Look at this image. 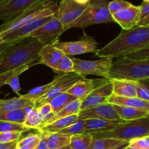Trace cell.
<instances>
[{
	"label": "cell",
	"mask_w": 149,
	"mask_h": 149,
	"mask_svg": "<svg viewBox=\"0 0 149 149\" xmlns=\"http://www.w3.org/2000/svg\"><path fill=\"white\" fill-rule=\"evenodd\" d=\"M149 46V26H137L130 30H122L113 40L97 49L99 58H118Z\"/></svg>",
	"instance_id": "6da1fadb"
},
{
	"label": "cell",
	"mask_w": 149,
	"mask_h": 149,
	"mask_svg": "<svg viewBox=\"0 0 149 149\" xmlns=\"http://www.w3.org/2000/svg\"><path fill=\"white\" fill-rule=\"evenodd\" d=\"M42 45L33 37L12 42L0 61V74L28 64L39 63V54Z\"/></svg>",
	"instance_id": "7a4b0ae2"
},
{
	"label": "cell",
	"mask_w": 149,
	"mask_h": 149,
	"mask_svg": "<svg viewBox=\"0 0 149 149\" xmlns=\"http://www.w3.org/2000/svg\"><path fill=\"white\" fill-rule=\"evenodd\" d=\"M58 3L56 0H50L29 8L10 21L3 23L0 26V38L29 23L36 20L51 17L57 14Z\"/></svg>",
	"instance_id": "3957f363"
},
{
	"label": "cell",
	"mask_w": 149,
	"mask_h": 149,
	"mask_svg": "<svg viewBox=\"0 0 149 149\" xmlns=\"http://www.w3.org/2000/svg\"><path fill=\"white\" fill-rule=\"evenodd\" d=\"M110 79L139 81L149 79V60L130 59L125 57L113 60L109 74Z\"/></svg>",
	"instance_id": "277c9868"
},
{
	"label": "cell",
	"mask_w": 149,
	"mask_h": 149,
	"mask_svg": "<svg viewBox=\"0 0 149 149\" xmlns=\"http://www.w3.org/2000/svg\"><path fill=\"white\" fill-rule=\"evenodd\" d=\"M148 134L149 116L143 119L126 122L111 130L92 135L95 138H113L129 143L133 139L147 136Z\"/></svg>",
	"instance_id": "5b68a950"
},
{
	"label": "cell",
	"mask_w": 149,
	"mask_h": 149,
	"mask_svg": "<svg viewBox=\"0 0 149 149\" xmlns=\"http://www.w3.org/2000/svg\"><path fill=\"white\" fill-rule=\"evenodd\" d=\"M109 3L108 0H91L84 13L70 29H84L93 25L113 23L109 10Z\"/></svg>",
	"instance_id": "8992f818"
},
{
	"label": "cell",
	"mask_w": 149,
	"mask_h": 149,
	"mask_svg": "<svg viewBox=\"0 0 149 149\" xmlns=\"http://www.w3.org/2000/svg\"><path fill=\"white\" fill-rule=\"evenodd\" d=\"M74 62V73L83 77L86 76H97L110 80L111 68L113 58H100L95 61H87L72 58Z\"/></svg>",
	"instance_id": "52a82bcc"
},
{
	"label": "cell",
	"mask_w": 149,
	"mask_h": 149,
	"mask_svg": "<svg viewBox=\"0 0 149 149\" xmlns=\"http://www.w3.org/2000/svg\"><path fill=\"white\" fill-rule=\"evenodd\" d=\"M65 32L62 24L56 15L52 16L45 24L36 29L31 37L36 39L42 47L55 45L59 42V38Z\"/></svg>",
	"instance_id": "ba28073f"
},
{
	"label": "cell",
	"mask_w": 149,
	"mask_h": 149,
	"mask_svg": "<svg viewBox=\"0 0 149 149\" xmlns=\"http://www.w3.org/2000/svg\"><path fill=\"white\" fill-rule=\"evenodd\" d=\"M97 42L93 36L83 33L79 39L74 42H59L54 46L61 49L65 55H77L85 53H95L97 51Z\"/></svg>",
	"instance_id": "9c48e42d"
},
{
	"label": "cell",
	"mask_w": 149,
	"mask_h": 149,
	"mask_svg": "<svg viewBox=\"0 0 149 149\" xmlns=\"http://www.w3.org/2000/svg\"><path fill=\"white\" fill-rule=\"evenodd\" d=\"M87 5H80L74 0H60L56 16L62 24L63 30L70 29L71 25L81 15Z\"/></svg>",
	"instance_id": "30bf717a"
},
{
	"label": "cell",
	"mask_w": 149,
	"mask_h": 149,
	"mask_svg": "<svg viewBox=\"0 0 149 149\" xmlns=\"http://www.w3.org/2000/svg\"><path fill=\"white\" fill-rule=\"evenodd\" d=\"M50 0H8L0 6V20L10 21L29 8Z\"/></svg>",
	"instance_id": "8fae6325"
},
{
	"label": "cell",
	"mask_w": 149,
	"mask_h": 149,
	"mask_svg": "<svg viewBox=\"0 0 149 149\" xmlns=\"http://www.w3.org/2000/svg\"><path fill=\"white\" fill-rule=\"evenodd\" d=\"M81 78H83V77L75 74V73L62 74L55 85L44 97L34 102V106L36 108L39 107L41 105L49 103L54 97L67 93L68 90Z\"/></svg>",
	"instance_id": "7c38bea8"
},
{
	"label": "cell",
	"mask_w": 149,
	"mask_h": 149,
	"mask_svg": "<svg viewBox=\"0 0 149 149\" xmlns=\"http://www.w3.org/2000/svg\"><path fill=\"white\" fill-rule=\"evenodd\" d=\"M89 119H101L112 121L122 120L113 109V106L108 103L80 111L78 114V119L85 120Z\"/></svg>",
	"instance_id": "4fadbf2b"
},
{
	"label": "cell",
	"mask_w": 149,
	"mask_h": 149,
	"mask_svg": "<svg viewBox=\"0 0 149 149\" xmlns=\"http://www.w3.org/2000/svg\"><path fill=\"white\" fill-rule=\"evenodd\" d=\"M141 15V7L132 4L125 10L112 15L113 23L120 26L122 30L127 31L138 26Z\"/></svg>",
	"instance_id": "5bb4252c"
},
{
	"label": "cell",
	"mask_w": 149,
	"mask_h": 149,
	"mask_svg": "<svg viewBox=\"0 0 149 149\" xmlns=\"http://www.w3.org/2000/svg\"><path fill=\"white\" fill-rule=\"evenodd\" d=\"M106 80V79L103 78L99 79H90L83 77L77 81L67 93L74 96L76 99L82 100Z\"/></svg>",
	"instance_id": "9a60e30c"
},
{
	"label": "cell",
	"mask_w": 149,
	"mask_h": 149,
	"mask_svg": "<svg viewBox=\"0 0 149 149\" xmlns=\"http://www.w3.org/2000/svg\"><path fill=\"white\" fill-rule=\"evenodd\" d=\"M125 122H126L124 120L112 121L101 119H85L84 134L94 135L96 133L104 132L111 130Z\"/></svg>",
	"instance_id": "2e32d148"
},
{
	"label": "cell",
	"mask_w": 149,
	"mask_h": 149,
	"mask_svg": "<svg viewBox=\"0 0 149 149\" xmlns=\"http://www.w3.org/2000/svg\"><path fill=\"white\" fill-rule=\"evenodd\" d=\"M65 54L54 45L42 47L39 54V63L47 65L54 71Z\"/></svg>",
	"instance_id": "e0dca14e"
},
{
	"label": "cell",
	"mask_w": 149,
	"mask_h": 149,
	"mask_svg": "<svg viewBox=\"0 0 149 149\" xmlns=\"http://www.w3.org/2000/svg\"><path fill=\"white\" fill-rule=\"evenodd\" d=\"M52 17V16H51ZM51 17H45V18L40 19V20H36L34 22H32V23H29V24L26 25V26H23V27L20 28V29H17V30L14 31L13 32H10V33H7L5 36H4L3 37H1L4 42H15V41L20 40L22 39H24V38L29 37V36H31L32 33L35 31L37 29H39L40 26H42V25L45 24L47 20H49V19Z\"/></svg>",
	"instance_id": "ac0fdd59"
},
{
	"label": "cell",
	"mask_w": 149,
	"mask_h": 149,
	"mask_svg": "<svg viewBox=\"0 0 149 149\" xmlns=\"http://www.w3.org/2000/svg\"><path fill=\"white\" fill-rule=\"evenodd\" d=\"M113 87V95L125 97H137L136 81L129 80L111 79Z\"/></svg>",
	"instance_id": "d6986e66"
},
{
	"label": "cell",
	"mask_w": 149,
	"mask_h": 149,
	"mask_svg": "<svg viewBox=\"0 0 149 149\" xmlns=\"http://www.w3.org/2000/svg\"><path fill=\"white\" fill-rule=\"evenodd\" d=\"M107 103L111 105L135 108L140 110L146 111L149 113V101L141 100L137 97H125L111 95L110 97H108Z\"/></svg>",
	"instance_id": "ffe728a7"
},
{
	"label": "cell",
	"mask_w": 149,
	"mask_h": 149,
	"mask_svg": "<svg viewBox=\"0 0 149 149\" xmlns=\"http://www.w3.org/2000/svg\"><path fill=\"white\" fill-rule=\"evenodd\" d=\"M121 119L125 122L137 120L149 116L148 112L128 106L112 105Z\"/></svg>",
	"instance_id": "44dd1931"
},
{
	"label": "cell",
	"mask_w": 149,
	"mask_h": 149,
	"mask_svg": "<svg viewBox=\"0 0 149 149\" xmlns=\"http://www.w3.org/2000/svg\"><path fill=\"white\" fill-rule=\"evenodd\" d=\"M34 102L20 97L10 99H0V112L15 111L27 107H33Z\"/></svg>",
	"instance_id": "7402d4cb"
},
{
	"label": "cell",
	"mask_w": 149,
	"mask_h": 149,
	"mask_svg": "<svg viewBox=\"0 0 149 149\" xmlns=\"http://www.w3.org/2000/svg\"><path fill=\"white\" fill-rule=\"evenodd\" d=\"M78 119V115H73V116H68V117L62 118V119L55 120L48 125L42 127L39 130V132L44 133H57L65 129L71 124L74 123Z\"/></svg>",
	"instance_id": "603a6c76"
},
{
	"label": "cell",
	"mask_w": 149,
	"mask_h": 149,
	"mask_svg": "<svg viewBox=\"0 0 149 149\" xmlns=\"http://www.w3.org/2000/svg\"><path fill=\"white\" fill-rule=\"evenodd\" d=\"M61 75L56 76L51 82L44 84V85L34 87L32 90H31L28 93L24 95H20L19 97H20L21 98L26 99V100H31L33 102H36V100H39L42 97H44L55 85V84L58 82V80L61 78Z\"/></svg>",
	"instance_id": "cb8c5ba5"
},
{
	"label": "cell",
	"mask_w": 149,
	"mask_h": 149,
	"mask_svg": "<svg viewBox=\"0 0 149 149\" xmlns=\"http://www.w3.org/2000/svg\"><path fill=\"white\" fill-rule=\"evenodd\" d=\"M45 139L48 149H58L69 146L71 137L64 134L40 132Z\"/></svg>",
	"instance_id": "d4e9b609"
},
{
	"label": "cell",
	"mask_w": 149,
	"mask_h": 149,
	"mask_svg": "<svg viewBox=\"0 0 149 149\" xmlns=\"http://www.w3.org/2000/svg\"><path fill=\"white\" fill-rule=\"evenodd\" d=\"M31 108L27 107L15 111L0 112V122H10L23 124L26 115Z\"/></svg>",
	"instance_id": "484cf974"
},
{
	"label": "cell",
	"mask_w": 149,
	"mask_h": 149,
	"mask_svg": "<svg viewBox=\"0 0 149 149\" xmlns=\"http://www.w3.org/2000/svg\"><path fill=\"white\" fill-rule=\"evenodd\" d=\"M81 100H79V99H76L73 101H71L61 111L55 114L53 118L50 119L46 125H48L52 122H55V120H58V119H62V118L68 117V116H73V115H78L81 111Z\"/></svg>",
	"instance_id": "4316f807"
},
{
	"label": "cell",
	"mask_w": 149,
	"mask_h": 149,
	"mask_svg": "<svg viewBox=\"0 0 149 149\" xmlns=\"http://www.w3.org/2000/svg\"><path fill=\"white\" fill-rule=\"evenodd\" d=\"M125 143L127 141L113 138H93V142L88 149H113Z\"/></svg>",
	"instance_id": "83f0119b"
},
{
	"label": "cell",
	"mask_w": 149,
	"mask_h": 149,
	"mask_svg": "<svg viewBox=\"0 0 149 149\" xmlns=\"http://www.w3.org/2000/svg\"><path fill=\"white\" fill-rule=\"evenodd\" d=\"M42 140L40 132L33 134L30 133L24 138L17 141L15 149H36Z\"/></svg>",
	"instance_id": "f1b7e54d"
},
{
	"label": "cell",
	"mask_w": 149,
	"mask_h": 149,
	"mask_svg": "<svg viewBox=\"0 0 149 149\" xmlns=\"http://www.w3.org/2000/svg\"><path fill=\"white\" fill-rule=\"evenodd\" d=\"M23 125L29 130L36 129L39 130L43 127V121L38 113L37 108L33 106L25 118Z\"/></svg>",
	"instance_id": "f546056e"
},
{
	"label": "cell",
	"mask_w": 149,
	"mask_h": 149,
	"mask_svg": "<svg viewBox=\"0 0 149 149\" xmlns=\"http://www.w3.org/2000/svg\"><path fill=\"white\" fill-rule=\"evenodd\" d=\"M93 139V135L90 134L74 135L71 137L69 146L71 149H88Z\"/></svg>",
	"instance_id": "4dcf8cb0"
},
{
	"label": "cell",
	"mask_w": 149,
	"mask_h": 149,
	"mask_svg": "<svg viewBox=\"0 0 149 149\" xmlns=\"http://www.w3.org/2000/svg\"><path fill=\"white\" fill-rule=\"evenodd\" d=\"M74 100H76V98L74 96L68 94V93H65L52 98L49 102V103L52 106V112L56 114L58 112L61 111L68 103Z\"/></svg>",
	"instance_id": "1f68e13d"
},
{
	"label": "cell",
	"mask_w": 149,
	"mask_h": 149,
	"mask_svg": "<svg viewBox=\"0 0 149 149\" xmlns=\"http://www.w3.org/2000/svg\"><path fill=\"white\" fill-rule=\"evenodd\" d=\"M84 120H82V119H77L74 123L71 124L68 127H66L65 129L61 131L60 133L64 134V135H66L71 137L74 136V135L84 134Z\"/></svg>",
	"instance_id": "d6a6232c"
},
{
	"label": "cell",
	"mask_w": 149,
	"mask_h": 149,
	"mask_svg": "<svg viewBox=\"0 0 149 149\" xmlns=\"http://www.w3.org/2000/svg\"><path fill=\"white\" fill-rule=\"evenodd\" d=\"M107 99L108 98H106V97H100V96L95 95H89L87 97L81 100V111L97 106V105L106 103H107Z\"/></svg>",
	"instance_id": "836d02e7"
},
{
	"label": "cell",
	"mask_w": 149,
	"mask_h": 149,
	"mask_svg": "<svg viewBox=\"0 0 149 149\" xmlns=\"http://www.w3.org/2000/svg\"><path fill=\"white\" fill-rule=\"evenodd\" d=\"M34 64H28V65H23V66L20 67V68H17L16 69L13 70V71H8V72L4 73V74H0V88L2 87L4 84H7V83L8 82L9 80L15 76V74H21L23 72H25L26 71H27L29 68H31V66Z\"/></svg>",
	"instance_id": "e575fe53"
},
{
	"label": "cell",
	"mask_w": 149,
	"mask_h": 149,
	"mask_svg": "<svg viewBox=\"0 0 149 149\" xmlns=\"http://www.w3.org/2000/svg\"><path fill=\"white\" fill-rule=\"evenodd\" d=\"M23 124L15 123L10 122H0V132H24L29 131Z\"/></svg>",
	"instance_id": "d590c367"
},
{
	"label": "cell",
	"mask_w": 149,
	"mask_h": 149,
	"mask_svg": "<svg viewBox=\"0 0 149 149\" xmlns=\"http://www.w3.org/2000/svg\"><path fill=\"white\" fill-rule=\"evenodd\" d=\"M56 72H61L63 74H71L74 73V62L72 58H70L68 55H65L61 59L58 66L56 67Z\"/></svg>",
	"instance_id": "8d00e7d4"
},
{
	"label": "cell",
	"mask_w": 149,
	"mask_h": 149,
	"mask_svg": "<svg viewBox=\"0 0 149 149\" xmlns=\"http://www.w3.org/2000/svg\"><path fill=\"white\" fill-rule=\"evenodd\" d=\"M132 4V3L125 1V0H113L111 1H109V10L112 15L113 14L125 10Z\"/></svg>",
	"instance_id": "74e56055"
},
{
	"label": "cell",
	"mask_w": 149,
	"mask_h": 149,
	"mask_svg": "<svg viewBox=\"0 0 149 149\" xmlns=\"http://www.w3.org/2000/svg\"><path fill=\"white\" fill-rule=\"evenodd\" d=\"M141 15L138 26H149V2H143L140 5Z\"/></svg>",
	"instance_id": "f35d334b"
},
{
	"label": "cell",
	"mask_w": 149,
	"mask_h": 149,
	"mask_svg": "<svg viewBox=\"0 0 149 149\" xmlns=\"http://www.w3.org/2000/svg\"><path fill=\"white\" fill-rule=\"evenodd\" d=\"M22 132H0V143H8L15 142L20 140Z\"/></svg>",
	"instance_id": "ab89813d"
},
{
	"label": "cell",
	"mask_w": 149,
	"mask_h": 149,
	"mask_svg": "<svg viewBox=\"0 0 149 149\" xmlns=\"http://www.w3.org/2000/svg\"><path fill=\"white\" fill-rule=\"evenodd\" d=\"M125 58L135 60H149V46L147 47L131 52L125 55Z\"/></svg>",
	"instance_id": "60d3db41"
},
{
	"label": "cell",
	"mask_w": 149,
	"mask_h": 149,
	"mask_svg": "<svg viewBox=\"0 0 149 149\" xmlns=\"http://www.w3.org/2000/svg\"><path fill=\"white\" fill-rule=\"evenodd\" d=\"M129 146L138 149H149V135L132 140L129 142Z\"/></svg>",
	"instance_id": "b9f144b4"
},
{
	"label": "cell",
	"mask_w": 149,
	"mask_h": 149,
	"mask_svg": "<svg viewBox=\"0 0 149 149\" xmlns=\"http://www.w3.org/2000/svg\"><path fill=\"white\" fill-rule=\"evenodd\" d=\"M19 76H20V74H15V76H13V77L9 80L8 82L7 83V84L10 86V88L13 90V92H14L15 93H16L18 96H20V90H21V87H20V84Z\"/></svg>",
	"instance_id": "7bdbcfd3"
},
{
	"label": "cell",
	"mask_w": 149,
	"mask_h": 149,
	"mask_svg": "<svg viewBox=\"0 0 149 149\" xmlns=\"http://www.w3.org/2000/svg\"><path fill=\"white\" fill-rule=\"evenodd\" d=\"M136 84L137 97L146 101H149V90L138 81H136Z\"/></svg>",
	"instance_id": "ee69618b"
},
{
	"label": "cell",
	"mask_w": 149,
	"mask_h": 149,
	"mask_svg": "<svg viewBox=\"0 0 149 149\" xmlns=\"http://www.w3.org/2000/svg\"><path fill=\"white\" fill-rule=\"evenodd\" d=\"M37 111L39 116H41V118H42V119H43L45 116H47V115L50 114L51 113H53V112H52V106H51V105L49 104V103H45V104L41 105L40 106L37 107Z\"/></svg>",
	"instance_id": "f6af8a7d"
},
{
	"label": "cell",
	"mask_w": 149,
	"mask_h": 149,
	"mask_svg": "<svg viewBox=\"0 0 149 149\" xmlns=\"http://www.w3.org/2000/svg\"><path fill=\"white\" fill-rule=\"evenodd\" d=\"M10 43H11V42H4L1 44H0V61H1V59L2 58V55L3 54H4V51H5L6 49H7V48L10 46Z\"/></svg>",
	"instance_id": "bcb514c9"
},
{
	"label": "cell",
	"mask_w": 149,
	"mask_h": 149,
	"mask_svg": "<svg viewBox=\"0 0 149 149\" xmlns=\"http://www.w3.org/2000/svg\"><path fill=\"white\" fill-rule=\"evenodd\" d=\"M17 141L8 143H0V149H13L15 148Z\"/></svg>",
	"instance_id": "7dc6e473"
},
{
	"label": "cell",
	"mask_w": 149,
	"mask_h": 149,
	"mask_svg": "<svg viewBox=\"0 0 149 149\" xmlns=\"http://www.w3.org/2000/svg\"><path fill=\"white\" fill-rule=\"evenodd\" d=\"M41 135H42V134H41ZM36 149H48L46 141H45V138L42 137V140H41L40 143H39V145L38 146V147L36 148Z\"/></svg>",
	"instance_id": "c3c4849f"
},
{
	"label": "cell",
	"mask_w": 149,
	"mask_h": 149,
	"mask_svg": "<svg viewBox=\"0 0 149 149\" xmlns=\"http://www.w3.org/2000/svg\"><path fill=\"white\" fill-rule=\"evenodd\" d=\"M74 1L80 5H87L90 3L91 0H74Z\"/></svg>",
	"instance_id": "681fc988"
},
{
	"label": "cell",
	"mask_w": 149,
	"mask_h": 149,
	"mask_svg": "<svg viewBox=\"0 0 149 149\" xmlns=\"http://www.w3.org/2000/svg\"><path fill=\"white\" fill-rule=\"evenodd\" d=\"M138 82H140L141 84H143L144 87H146V88L149 90V79H148L142 80V81H139Z\"/></svg>",
	"instance_id": "f907efd6"
},
{
	"label": "cell",
	"mask_w": 149,
	"mask_h": 149,
	"mask_svg": "<svg viewBox=\"0 0 149 149\" xmlns=\"http://www.w3.org/2000/svg\"><path fill=\"white\" fill-rule=\"evenodd\" d=\"M128 144H129V143L127 142V143H125L122 144V145L116 147V148H113V149H124V148H125V147L127 146L128 145Z\"/></svg>",
	"instance_id": "816d5d0a"
},
{
	"label": "cell",
	"mask_w": 149,
	"mask_h": 149,
	"mask_svg": "<svg viewBox=\"0 0 149 149\" xmlns=\"http://www.w3.org/2000/svg\"><path fill=\"white\" fill-rule=\"evenodd\" d=\"M124 149H138L137 148H135V147H132V146H129V144H128L127 146L126 147H125Z\"/></svg>",
	"instance_id": "f5cc1de1"
},
{
	"label": "cell",
	"mask_w": 149,
	"mask_h": 149,
	"mask_svg": "<svg viewBox=\"0 0 149 149\" xmlns=\"http://www.w3.org/2000/svg\"><path fill=\"white\" fill-rule=\"evenodd\" d=\"M7 1H8V0H0V6L2 5L3 4H4V3Z\"/></svg>",
	"instance_id": "db71d44e"
},
{
	"label": "cell",
	"mask_w": 149,
	"mask_h": 149,
	"mask_svg": "<svg viewBox=\"0 0 149 149\" xmlns=\"http://www.w3.org/2000/svg\"><path fill=\"white\" fill-rule=\"evenodd\" d=\"M58 149H71L70 148L69 146H65V147H63V148H58Z\"/></svg>",
	"instance_id": "11a10c76"
},
{
	"label": "cell",
	"mask_w": 149,
	"mask_h": 149,
	"mask_svg": "<svg viewBox=\"0 0 149 149\" xmlns=\"http://www.w3.org/2000/svg\"><path fill=\"white\" fill-rule=\"evenodd\" d=\"M2 42H4V41H3L2 39H1V38H0V44H1V43H2Z\"/></svg>",
	"instance_id": "9f6ffc18"
},
{
	"label": "cell",
	"mask_w": 149,
	"mask_h": 149,
	"mask_svg": "<svg viewBox=\"0 0 149 149\" xmlns=\"http://www.w3.org/2000/svg\"><path fill=\"white\" fill-rule=\"evenodd\" d=\"M143 2H149V0H143Z\"/></svg>",
	"instance_id": "6f0895ef"
},
{
	"label": "cell",
	"mask_w": 149,
	"mask_h": 149,
	"mask_svg": "<svg viewBox=\"0 0 149 149\" xmlns=\"http://www.w3.org/2000/svg\"><path fill=\"white\" fill-rule=\"evenodd\" d=\"M13 149H15V148H13Z\"/></svg>",
	"instance_id": "680465c9"
},
{
	"label": "cell",
	"mask_w": 149,
	"mask_h": 149,
	"mask_svg": "<svg viewBox=\"0 0 149 149\" xmlns=\"http://www.w3.org/2000/svg\"><path fill=\"white\" fill-rule=\"evenodd\" d=\"M148 135H149V134H148Z\"/></svg>",
	"instance_id": "91938a15"
}]
</instances>
